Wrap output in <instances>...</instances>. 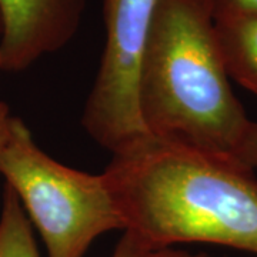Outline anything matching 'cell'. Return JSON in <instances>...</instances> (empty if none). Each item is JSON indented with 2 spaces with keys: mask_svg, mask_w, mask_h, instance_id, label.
I'll use <instances>...</instances> for the list:
<instances>
[{
  "mask_svg": "<svg viewBox=\"0 0 257 257\" xmlns=\"http://www.w3.org/2000/svg\"><path fill=\"white\" fill-rule=\"evenodd\" d=\"M123 233L152 248L204 243L257 256V177L233 156L142 136L101 172Z\"/></svg>",
  "mask_w": 257,
  "mask_h": 257,
  "instance_id": "cell-1",
  "label": "cell"
},
{
  "mask_svg": "<svg viewBox=\"0 0 257 257\" xmlns=\"http://www.w3.org/2000/svg\"><path fill=\"white\" fill-rule=\"evenodd\" d=\"M230 80L210 0H159L138 77L147 135L234 157L251 120Z\"/></svg>",
  "mask_w": 257,
  "mask_h": 257,
  "instance_id": "cell-2",
  "label": "cell"
},
{
  "mask_svg": "<svg viewBox=\"0 0 257 257\" xmlns=\"http://www.w3.org/2000/svg\"><path fill=\"white\" fill-rule=\"evenodd\" d=\"M0 175L40 233L47 257H84L101 234L124 229L103 173L55 160L16 116L0 149Z\"/></svg>",
  "mask_w": 257,
  "mask_h": 257,
  "instance_id": "cell-3",
  "label": "cell"
},
{
  "mask_svg": "<svg viewBox=\"0 0 257 257\" xmlns=\"http://www.w3.org/2000/svg\"><path fill=\"white\" fill-rule=\"evenodd\" d=\"M157 2L103 0L106 40L82 124L110 153L147 135L138 109V77Z\"/></svg>",
  "mask_w": 257,
  "mask_h": 257,
  "instance_id": "cell-4",
  "label": "cell"
},
{
  "mask_svg": "<svg viewBox=\"0 0 257 257\" xmlns=\"http://www.w3.org/2000/svg\"><path fill=\"white\" fill-rule=\"evenodd\" d=\"M87 0H0V70L18 73L63 49Z\"/></svg>",
  "mask_w": 257,
  "mask_h": 257,
  "instance_id": "cell-5",
  "label": "cell"
},
{
  "mask_svg": "<svg viewBox=\"0 0 257 257\" xmlns=\"http://www.w3.org/2000/svg\"><path fill=\"white\" fill-rule=\"evenodd\" d=\"M216 30L230 79L257 94V16L216 20Z\"/></svg>",
  "mask_w": 257,
  "mask_h": 257,
  "instance_id": "cell-6",
  "label": "cell"
},
{
  "mask_svg": "<svg viewBox=\"0 0 257 257\" xmlns=\"http://www.w3.org/2000/svg\"><path fill=\"white\" fill-rule=\"evenodd\" d=\"M0 257H42L33 226L13 189L5 184L0 213Z\"/></svg>",
  "mask_w": 257,
  "mask_h": 257,
  "instance_id": "cell-7",
  "label": "cell"
},
{
  "mask_svg": "<svg viewBox=\"0 0 257 257\" xmlns=\"http://www.w3.org/2000/svg\"><path fill=\"white\" fill-rule=\"evenodd\" d=\"M110 257H209L206 253H192L176 247L152 248L123 233Z\"/></svg>",
  "mask_w": 257,
  "mask_h": 257,
  "instance_id": "cell-8",
  "label": "cell"
},
{
  "mask_svg": "<svg viewBox=\"0 0 257 257\" xmlns=\"http://www.w3.org/2000/svg\"><path fill=\"white\" fill-rule=\"evenodd\" d=\"M214 20L256 18L257 0H210Z\"/></svg>",
  "mask_w": 257,
  "mask_h": 257,
  "instance_id": "cell-9",
  "label": "cell"
},
{
  "mask_svg": "<svg viewBox=\"0 0 257 257\" xmlns=\"http://www.w3.org/2000/svg\"><path fill=\"white\" fill-rule=\"evenodd\" d=\"M234 159L251 170L257 169V121H250L236 149Z\"/></svg>",
  "mask_w": 257,
  "mask_h": 257,
  "instance_id": "cell-10",
  "label": "cell"
},
{
  "mask_svg": "<svg viewBox=\"0 0 257 257\" xmlns=\"http://www.w3.org/2000/svg\"><path fill=\"white\" fill-rule=\"evenodd\" d=\"M12 119H13V116L10 114L9 106L6 103L0 101V149L3 147V145L9 138Z\"/></svg>",
  "mask_w": 257,
  "mask_h": 257,
  "instance_id": "cell-11",
  "label": "cell"
}]
</instances>
